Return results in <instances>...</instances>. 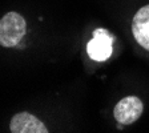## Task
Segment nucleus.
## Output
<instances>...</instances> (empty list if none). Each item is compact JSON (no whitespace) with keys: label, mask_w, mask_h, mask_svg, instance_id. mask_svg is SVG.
<instances>
[{"label":"nucleus","mask_w":149,"mask_h":133,"mask_svg":"<svg viewBox=\"0 0 149 133\" xmlns=\"http://www.w3.org/2000/svg\"><path fill=\"white\" fill-rule=\"evenodd\" d=\"M9 129L12 133H47L45 125L28 112H22L12 117Z\"/></svg>","instance_id":"nucleus-4"},{"label":"nucleus","mask_w":149,"mask_h":133,"mask_svg":"<svg viewBox=\"0 0 149 133\" xmlns=\"http://www.w3.org/2000/svg\"><path fill=\"white\" fill-rule=\"evenodd\" d=\"M132 32L137 43L149 51V6L137 11L132 22Z\"/></svg>","instance_id":"nucleus-5"},{"label":"nucleus","mask_w":149,"mask_h":133,"mask_svg":"<svg viewBox=\"0 0 149 133\" xmlns=\"http://www.w3.org/2000/svg\"><path fill=\"white\" fill-rule=\"evenodd\" d=\"M143 102L139 97L128 96L116 104L113 115H115V118L120 124L129 125L139 120L141 113H143Z\"/></svg>","instance_id":"nucleus-3"},{"label":"nucleus","mask_w":149,"mask_h":133,"mask_svg":"<svg viewBox=\"0 0 149 133\" xmlns=\"http://www.w3.org/2000/svg\"><path fill=\"white\" fill-rule=\"evenodd\" d=\"M25 35V20L16 12H8L0 19V45L15 47Z\"/></svg>","instance_id":"nucleus-1"},{"label":"nucleus","mask_w":149,"mask_h":133,"mask_svg":"<svg viewBox=\"0 0 149 133\" xmlns=\"http://www.w3.org/2000/svg\"><path fill=\"white\" fill-rule=\"evenodd\" d=\"M112 43H113V37L107 29H102V28L96 29L93 32V39L87 45V52L89 57L96 61H104L109 59L113 49Z\"/></svg>","instance_id":"nucleus-2"}]
</instances>
